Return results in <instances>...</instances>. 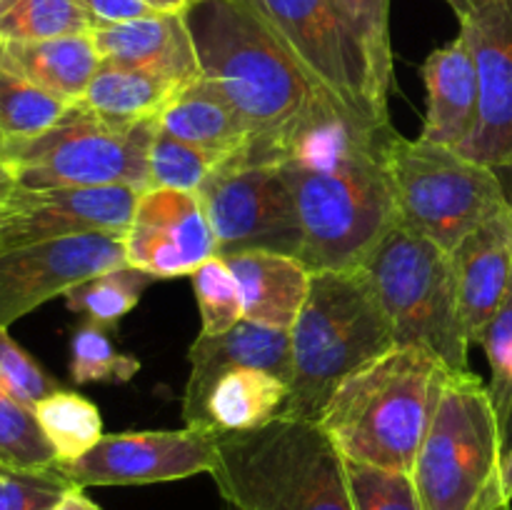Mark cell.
<instances>
[{
	"instance_id": "38",
	"label": "cell",
	"mask_w": 512,
	"mask_h": 510,
	"mask_svg": "<svg viewBox=\"0 0 512 510\" xmlns=\"http://www.w3.org/2000/svg\"><path fill=\"white\" fill-rule=\"evenodd\" d=\"M0 385L23 400L25 405L40 403L50 393L60 390L58 380L45 373L38 363L28 355V350L20 348L8 335V328H0Z\"/></svg>"
},
{
	"instance_id": "21",
	"label": "cell",
	"mask_w": 512,
	"mask_h": 510,
	"mask_svg": "<svg viewBox=\"0 0 512 510\" xmlns=\"http://www.w3.org/2000/svg\"><path fill=\"white\" fill-rule=\"evenodd\" d=\"M220 258L243 290L245 320L290 333L310 293L313 273L308 265L270 250H243Z\"/></svg>"
},
{
	"instance_id": "29",
	"label": "cell",
	"mask_w": 512,
	"mask_h": 510,
	"mask_svg": "<svg viewBox=\"0 0 512 510\" xmlns=\"http://www.w3.org/2000/svg\"><path fill=\"white\" fill-rule=\"evenodd\" d=\"M73 103L0 68V130L5 138H33L53 128Z\"/></svg>"
},
{
	"instance_id": "48",
	"label": "cell",
	"mask_w": 512,
	"mask_h": 510,
	"mask_svg": "<svg viewBox=\"0 0 512 510\" xmlns=\"http://www.w3.org/2000/svg\"><path fill=\"white\" fill-rule=\"evenodd\" d=\"M5 135H3V130H0V163H3V150H5Z\"/></svg>"
},
{
	"instance_id": "11",
	"label": "cell",
	"mask_w": 512,
	"mask_h": 510,
	"mask_svg": "<svg viewBox=\"0 0 512 510\" xmlns=\"http://www.w3.org/2000/svg\"><path fill=\"white\" fill-rule=\"evenodd\" d=\"M210 220L218 255L270 250L300 258L303 228L278 163L255 158L250 145L225 158L195 193Z\"/></svg>"
},
{
	"instance_id": "49",
	"label": "cell",
	"mask_w": 512,
	"mask_h": 510,
	"mask_svg": "<svg viewBox=\"0 0 512 510\" xmlns=\"http://www.w3.org/2000/svg\"><path fill=\"white\" fill-rule=\"evenodd\" d=\"M228 510H235V508H230V505H228Z\"/></svg>"
},
{
	"instance_id": "37",
	"label": "cell",
	"mask_w": 512,
	"mask_h": 510,
	"mask_svg": "<svg viewBox=\"0 0 512 510\" xmlns=\"http://www.w3.org/2000/svg\"><path fill=\"white\" fill-rule=\"evenodd\" d=\"M480 345L488 355L490 375H493L488 390L495 410H498L500 428H503V420L512 410V283L503 308L498 310L493 323L483 333Z\"/></svg>"
},
{
	"instance_id": "42",
	"label": "cell",
	"mask_w": 512,
	"mask_h": 510,
	"mask_svg": "<svg viewBox=\"0 0 512 510\" xmlns=\"http://www.w3.org/2000/svg\"><path fill=\"white\" fill-rule=\"evenodd\" d=\"M143 3H148L158 13H185L198 0H143Z\"/></svg>"
},
{
	"instance_id": "23",
	"label": "cell",
	"mask_w": 512,
	"mask_h": 510,
	"mask_svg": "<svg viewBox=\"0 0 512 510\" xmlns=\"http://www.w3.org/2000/svg\"><path fill=\"white\" fill-rule=\"evenodd\" d=\"M100 63L103 58L90 33L0 43V68L40 85L68 103H78L83 98Z\"/></svg>"
},
{
	"instance_id": "26",
	"label": "cell",
	"mask_w": 512,
	"mask_h": 510,
	"mask_svg": "<svg viewBox=\"0 0 512 510\" xmlns=\"http://www.w3.org/2000/svg\"><path fill=\"white\" fill-rule=\"evenodd\" d=\"M35 415L55 448L58 463H70L88 453L103 438L100 410L73 390H55L35 403Z\"/></svg>"
},
{
	"instance_id": "7",
	"label": "cell",
	"mask_w": 512,
	"mask_h": 510,
	"mask_svg": "<svg viewBox=\"0 0 512 510\" xmlns=\"http://www.w3.org/2000/svg\"><path fill=\"white\" fill-rule=\"evenodd\" d=\"M158 118L118 120L73 103L68 113L33 138H8L3 163L20 190L130 185L148 190V155Z\"/></svg>"
},
{
	"instance_id": "8",
	"label": "cell",
	"mask_w": 512,
	"mask_h": 510,
	"mask_svg": "<svg viewBox=\"0 0 512 510\" xmlns=\"http://www.w3.org/2000/svg\"><path fill=\"white\" fill-rule=\"evenodd\" d=\"M365 270L378 290L395 345L423 348L450 370H468L470 338L448 250L395 223Z\"/></svg>"
},
{
	"instance_id": "12",
	"label": "cell",
	"mask_w": 512,
	"mask_h": 510,
	"mask_svg": "<svg viewBox=\"0 0 512 510\" xmlns=\"http://www.w3.org/2000/svg\"><path fill=\"white\" fill-rule=\"evenodd\" d=\"M128 265L123 238L68 235L0 250V328L68 293L73 285Z\"/></svg>"
},
{
	"instance_id": "31",
	"label": "cell",
	"mask_w": 512,
	"mask_h": 510,
	"mask_svg": "<svg viewBox=\"0 0 512 510\" xmlns=\"http://www.w3.org/2000/svg\"><path fill=\"white\" fill-rule=\"evenodd\" d=\"M225 158H230V155L213 153V150L185 143V140H178L170 133H165L158 125V133H155L148 155L150 188L198 193L205 180L210 178V173Z\"/></svg>"
},
{
	"instance_id": "24",
	"label": "cell",
	"mask_w": 512,
	"mask_h": 510,
	"mask_svg": "<svg viewBox=\"0 0 512 510\" xmlns=\"http://www.w3.org/2000/svg\"><path fill=\"white\" fill-rule=\"evenodd\" d=\"M158 125L173 138L223 155H235L253 143L243 118L205 78L180 88L160 110Z\"/></svg>"
},
{
	"instance_id": "27",
	"label": "cell",
	"mask_w": 512,
	"mask_h": 510,
	"mask_svg": "<svg viewBox=\"0 0 512 510\" xmlns=\"http://www.w3.org/2000/svg\"><path fill=\"white\" fill-rule=\"evenodd\" d=\"M93 23L78 0H0V43L90 33Z\"/></svg>"
},
{
	"instance_id": "44",
	"label": "cell",
	"mask_w": 512,
	"mask_h": 510,
	"mask_svg": "<svg viewBox=\"0 0 512 510\" xmlns=\"http://www.w3.org/2000/svg\"><path fill=\"white\" fill-rule=\"evenodd\" d=\"M500 175V183H503V190H505V200H508L510 210H512V163L510 165H503V168H495Z\"/></svg>"
},
{
	"instance_id": "13",
	"label": "cell",
	"mask_w": 512,
	"mask_h": 510,
	"mask_svg": "<svg viewBox=\"0 0 512 510\" xmlns=\"http://www.w3.org/2000/svg\"><path fill=\"white\" fill-rule=\"evenodd\" d=\"M218 438L200 430L105 433L78 460L58 463L60 473L80 488L90 485H150L213 473Z\"/></svg>"
},
{
	"instance_id": "6",
	"label": "cell",
	"mask_w": 512,
	"mask_h": 510,
	"mask_svg": "<svg viewBox=\"0 0 512 510\" xmlns=\"http://www.w3.org/2000/svg\"><path fill=\"white\" fill-rule=\"evenodd\" d=\"M503 455V428L488 385L470 370H450L410 473L420 508L512 510Z\"/></svg>"
},
{
	"instance_id": "25",
	"label": "cell",
	"mask_w": 512,
	"mask_h": 510,
	"mask_svg": "<svg viewBox=\"0 0 512 510\" xmlns=\"http://www.w3.org/2000/svg\"><path fill=\"white\" fill-rule=\"evenodd\" d=\"M180 88L185 85L178 80L163 78L148 70L100 63L80 103L108 118L145 120L158 118L160 110L173 100Z\"/></svg>"
},
{
	"instance_id": "5",
	"label": "cell",
	"mask_w": 512,
	"mask_h": 510,
	"mask_svg": "<svg viewBox=\"0 0 512 510\" xmlns=\"http://www.w3.org/2000/svg\"><path fill=\"white\" fill-rule=\"evenodd\" d=\"M210 475L235 510H353L345 458L318 420L220 435Z\"/></svg>"
},
{
	"instance_id": "46",
	"label": "cell",
	"mask_w": 512,
	"mask_h": 510,
	"mask_svg": "<svg viewBox=\"0 0 512 510\" xmlns=\"http://www.w3.org/2000/svg\"><path fill=\"white\" fill-rule=\"evenodd\" d=\"M503 443L505 450L512 448V410L508 413V418L503 420Z\"/></svg>"
},
{
	"instance_id": "45",
	"label": "cell",
	"mask_w": 512,
	"mask_h": 510,
	"mask_svg": "<svg viewBox=\"0 0 512 510\" xmlns=\"http://www.w3.org/2000/svg\"><path fill=\"white\" fill-rule=\"evenodd\" d=\"M503 480H505V493H508L512 500V448L505 450L503 455Z\"/></svg>"
},
{
	"instance_id": "43",
	"label": "cell",
	"mask_w": 512,
	"mask_h": 510,
	"mask_svg": "<svg viewBox=\"0 0 512 510\" xmlns=\"http://www.w3.org/2000/svg\"><path fill=\"white\" fill-rule=\"evenodd\" d=\"M445 3L450 5V8L455 10V15H458V20H465L470 18V15L475 13V10L483 8L488 0H445Z\"/></svg>"
},
{
	"instance_id": "18",
	"label": "cell",
	"mask_w": 512,
	"mask_h": 510,
	"mask_svg": "<svg viewBox=\"0 0 512 510\" xmlns=\"http://www.w3.org/2000/svg\"><path fill=\"white\" fill-rule=\"evenodd\" d=\"M103 63L138 68L190 85L200 78L198 53L185 13H155L148 18L100 25L90 30Z\"/></svg>"
},
{
	"instance_id": "15",
	"label": "cell",
	"mask_w": 512,
	"mask_h": 510,
	"mask_svg": "<svg viewBox=\"0 0 512 510\" xmlns=\"http://www.w3.org/2000/svg\"><path fill=\"white\" fill-rule=\"evenodd\" d=\"M143 190L130 185L15 190L0 250L68 235L103 233L125 238Z\"/></svg>"
},
{
	"instance_id": "3",
	"label": "cell",
	"mask_w": 512,
	"mask_h": 510,
	"mask_svg": "<svg viewBox=\"0 0 512 510\" xmlns=\"http://www.w3.org/2000/svg\"><path fill=\"white\" fill-rule=\"evenodd\" d=\"M448 373L428 350L395 345L338 385L318 423L345 460L410 475Z\"/></svg>"
},
{
	"instance_id": "19",
	"label": "cell",
	"mask_w": 512,
	"mask_h": 510,
	"mask_svg": "<svg viewBox=\"0 0 512 510\" xmlns=\"http://www.w3.org/2000/svg\"><path fill=\"white\" fill-rule=\"evenodd\" d=\"M423 80L428 113L420 138L460 150L475 133L480 113L478 65L465 33L428 55Z\"/></svg>"
},
{
	"instance_id": "1",
	"label": "cell",
	"mask_w": 512,
	"mask_h": 510,
	"mask_svg": "<svg viewBox=\"0 0 512 510\" xmlns=\"http://www.w3.org/2000/svg\"><path fill=\"white\" fill-rule=\"evenodd\" d=\"M395 128L333 110L283 145L278 168L303 228L310 273L365 268L395 223L385 145Z\"/></svg>"
},
{
	"instance_id": "9",
	"label": "cell",
	"mask_w": 512,
	"mask_h": 510,
	"mask_svg": "<svg viewBox=\"0 0 512 510\" xmlns=\"http://www.w3.org/2000/svg\"><path fill=\"white\" fill-rule=\"evenodd\" d=\"M385 165L398 223L448 253L508 205L498 170L420 135L408 140L395 130L385 145Z\"/></svg>"
},
{
	"instance_id": "4",
	"label": "cell",
	"mask_w": 512,
	"mask_h": 510,
	"mask_svg": "<svg viewBox=\"0 0 512 510\" xmlns=\"http://www.w3.org/2000/svg\"><path fill=\"white\" fill-rule=\"evenodd\" d=\"M393 348V328L368 270L313 273L290 328V398L283 415L318 420L345 378Z\"/></svg>"
},
{
	"instance_id": "47",
	"label": "cell",
	"mask_w": 512,
	"mask_h": 510,
	"mask_svg": "<svg viewBox=\"0 0 512 510\" xmlns=\"http://www.w3.org/2000/svg\"><path fill=\"white\" fill-rule=\"evenodd\" d=\"M8 215H10L8 203H3L0 205V238H3V228H5V223H8Z\"/></svg>"
},
{
	"instance_id": "40",
	"label": "cell",
	"mask_w": 512,
	"mask_h": 510,
	"mask_svg": "<svg viewBox=\"0 0 512 510\" xmlns=\"http://www.w3.org/2000/svg\"><path fill=\"white\" fill-rule=\"evenodd\" d=\"M53 510H103V508L85 495V488L73 485V488H70L68 493L53 505Z\"/></svg>"
},
{
	"instance_id": "33",
	"label": "cell",
	"mask_w": 512,
	"mask_h": 510,
	"mask_svg": "<svg viewBox=\"0 0 512 510\" xmlns=\"http://www.w3.org/2000/svg\"><path fill=\"white\" fill-rule=\"evenodd\" d=\"M195 300L200 308V333L203 335H220L228 333L230 328L245 318V300L233 270L228 268L220 255L205 260L193 275Z\"/></svg>"
},
{
	"instance_id": "14",
	"label": "cell",
	"mask_w": 512,
	"mask_h": 510,
	"mask_svg": "<svg viewBox=\"0 0 512 510\" xmlns=\"http://www.w3.org/2000/svg\"><path fill=\"white\" fill-rule=\"evenodd\" d=\"M123 243L128 265L155 280L190 278L218 255V240L198 195L170 188L140 193Z\"/></svg>"
},
{
	"instance_id": "32",
	"label": "cell",
	"mask_w": 512,
	"mask_h": 510,
	"mask_svg": "<svg viewBox=\"0 0 512 510\" xmlns=\"http://www.w3.org/2000/svg\"><path fill=\"white\" fill-rule=\"evenodd\" d=\"M140 360L118 353L103 325L85 320L70 338V378L73 383H128L138 375Z\"/></svg>"
},
{
	"instance_id": "30",
	"label": "cell",
	"mask_w": 512,
	"mask_h": 510,
	"mask_svg": "<svg viewBox=\"0 0 512 510\" xmlns=\"http://www.w3.org/2000/svg\"><path fill=\"white\" fill-rule=\"evenodd\" d=\"M0 463L23 470L58 465V455L43 433L33 405H25L0 385Z\"/></svg>"
},
{
	"instance_id": "16",
	"label": "cell",
	"mask_w": 512,
	"mask_h": 510,
	"mask_svg": "<svg viewBox=\"0 0 512 510\" xmlns=\"http://www.w3.org/2000/svg\"><path fill=\"white\" fill-rule=\"evenodd\" d=\"M480 78L475 133L460 153L490 168L512 163V0H488L460 20Z\"/></svg>"
},
{
	"instance_id": "28",
	"label": "cell",
	"mask_w": 512,
	"mask_h": 510,
	"mask_svg": "<svg viewBox=\"0 0 512 510\" xmlns=\"http://www.w3.org/2000/svg\"><path fill=\"white\" fill-rule=\"evenodd\" d=\"M153 280V275L133 265H123V268L108 270V273L73 285L63 298L73 313L105 328L125 318L138 305L140 295Z\"/></svg>"
},
{
	"instance_id": "22",
	"label": "cell",
	"mask_w": 512,
	"mask_h": 510,
	"mask_svg": "<svg viewBox=\"0 0 512 510\" xmlns=\"http://www.w3.org/2000/svg\"><path fill=\"white\" fill-rule=\"evenodd\" d=\"M290 385L260 368H228L210 383L193 423L185 428L220 438L263 428L280 418L288 405Z\"/></svg>"
},
{
	"instance_id": "34",
	"label": "cell",
	"mask_w": 512,
	"mask_h": 510,
	"mask_svg": "<svg viewBox=\"0 0 512 510\" xmlns=\"http://www.w3.org/2000/svg\"><path fill=\"white\" fill-rule=\"evenodd\" d=\"M355 38L363 45L380 90L388 95L393 80L390 45V0H330Z\"/></svg>"
},
{
	"instance_id": "41",
	"label": "cell",
	"mask_w": 512,
	"mask_h": 510,
	"mask_svg": "<svg viewBox=\"0 0 512 510\" xmlns=\"http://www.w3.org/2000/svg\"><path fill=\"white\" fill-rule=\"evenodd\" d=\"M15 190H18V180H15L13 170L8 163H0V205L8 203Z\"/></svg>"
},
{
	"instance_id": "35",
	"label": "cell",
	"mask_w": 512,
	"mask_h": 510,
	"mask_svg": "<svg viewBox=\"0 0 512 510\" xmlns=\"http://www.w3.org/2000/svg\"><path fill=\"white\" fill-rule=\"evenodd\" d=\"M353 510H423L413 475L345 460Z\"/></svg>"
},
{
	"instance_id": "2",
	"label": "cell",
	"mask_w": 512,
	"mask_h": 510,
	"mask_svg": "<svg viewBox=\"0 0 512 510\" xmlns=\"http://www.w3.org/2000/svg\"><path fill=\"white\" fill-rule=\"evenodd\" d=\"M200 78L213 83L248 125L250 153L278 160L300 130L333 110L275 35L235 0H198L185 10Z\"/></svg>"
},
{
	"instance_id": "17",
	"label": "cell",
	"mask_w": 512,
	"mask_h": 510,
	"mask_svg": "<svg viewBox=\"0 0 512 510\" xmlns=\"http://www.w3.org/2000/svg\"><path fill=\"white\" fill-rule=\"evenodd\" d=\"M458 300L470 345L478 343L498 310L503 308L512 283V210H503L480 223L453 250Z\"/></svg>"
},
{
	"instance_id": "10",
	"label": "cell",
	"mask_w": 512,
	"mask_h": 510,
	"mask_svg": "<svg viewBox=\"0 0 512 510\" xmlns=\"http://www.w3.org/2000/svg\"><path fill=\"white\" fill-rule=\"evenodd\" d=\"M248 8L293 55L315 88L345 113L390 123L388 95L353 30L330 0H235Z\"/></svg>"
},
{
	"instance_id": "39",
	"label": "cell",
	"mask_w": 512,
	"mask_h": 510,
	"mask_svg": "<svg viewBox=\"0 0 512 510\" xmlns=\"http://www.w3.org/2000/svg\"><path fill=\"white\" fill-rule=\"evenodd\" d=\"M78 5L85 10L93 28L125 23V20L135 18H148V15L158 13V10H153L143 0H78Z\"/></svg>"
},
{
	"instance_id": "20",
	"label": "cell",
	"mask_w": 512,
	"mask_h": 510,
	"mask_svg": "<svg viewBox=\"0 0 512 510\" xmlns=\"http://www.w3.org/2000/svg\"><path fill=\"white\" fill-rule=\"evenodd\" d=\"M228 368L268 370L290 385V333L245 318L228 333H200L190 348V378L183 395L185 425L198 415L210 383Z\"/></svg>"
},
{
	"instance_id": "36",
	"label": "cell",
	"mask_w": 512,
	"mask_h": 510,
	"mask_svg": "<svg viewBox=\"0 0 512 510\" xmlns=\"http://www.w3.org/2000/svg\"><path fill=\"white\" fill-rule=\"evenodd\" d=\"M73 485L58 465L23 470L0 463V510H53Z\"/></svg>"
}]
</instances>
